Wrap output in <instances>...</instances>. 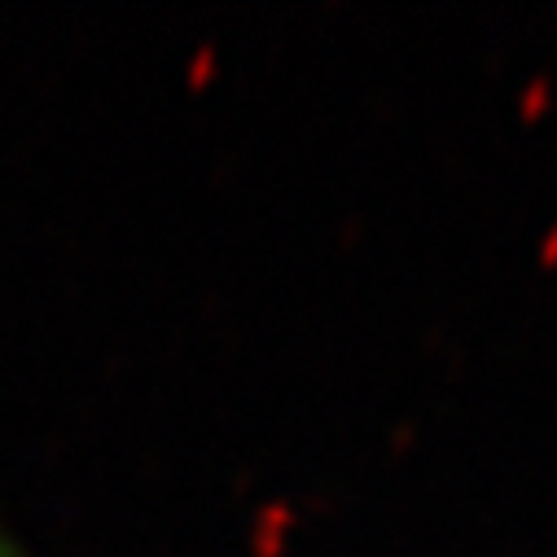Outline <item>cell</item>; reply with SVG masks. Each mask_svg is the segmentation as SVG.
<instances>
[{
  "mask_svg": "<svg viewBox=\"0 0 557 557\" xmlns=\"http://www.w3.org/2000/svg\"><path fill=\"white\" fill-rule=\"evenodd\" d=\"M0 557H27V553H23V548H18V544H14L5 531H0Z\"/></svg>",
  "mask_w": 557,
  "mask_h": 557,
  "instance_id": "6da1fadb",
  "label": "cell"
}]
</instances>
